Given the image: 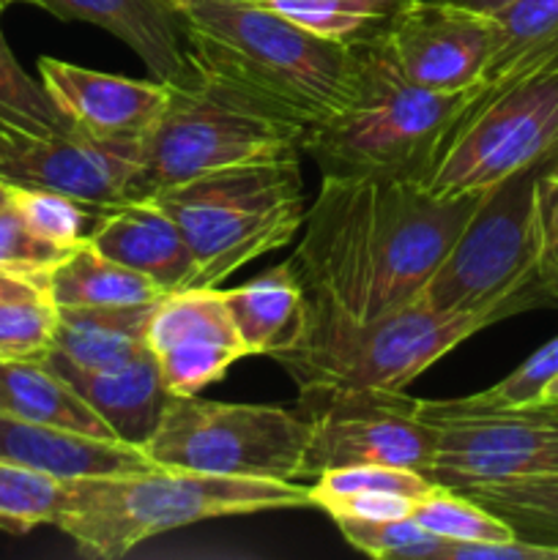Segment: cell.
Returning a JSON list of instances; mask_svg holds the SVG:
<instances>
[{
    "instance_id": "obj_31",
    "label": "cell",
    "mask_w": 558,
    "mask_h": 560,
    "mask_svg": "<svg viewBox=\"0 0 558 560\" xmlns=\"http://www.w3.org/2000/svg\"><path fill=\"white\" fill-rule=\"evenodd\" d=\"M438 485H432L427 476L416 474L408 468H394V465H348V468L326 470L310 487L312 506L334 501V498L364 495V492H377V495H405L419 498L430 495Z\"/></svg>"
},
{
    "instance_id": "obj_17",
    "label": "cell",
    "mask_w": 558,
    "mask_h": 560,
    "mask_svg": "<svg viewBox=\"0 0 558 560\" xmlns=\"http://www.w3.org/2000/svg\"><path fill=\"white\" fill-rule=\"evenodd\" d=\"M44 366L58 372L93 410L98 419L113 430L118 441L131 446H146L162 421L170 402V388L164 386L162 370L151 348L140 350L129 361L102 370H82L69 364L58 353L47 350L42 355Z\"/></svg>"
},
{
    "instance_id": "obj_11",
    "label": "cell",
    "mask_w": 558,
    "mask_h": 560,
    "mask_svg": "<svg viewBox=\"0 0 558 560\" xmlns=\"http://www.w3.org/2000/svg\"><path fill=\"white\" fill-rule=\"evenodd\" d=\"M299 413L310 421L304 476L348 465H394L430 474L438 427L419 416V399L386 388H299Z\"/></svg>"
},
{
    "instance_id": "obj_35",
    "label": "cell",
    "mask_w": 558,
    "mask_h": 560,
    "mask_svg": "<svg viewBox=\"0 0 558 560\" xmlns=\"http://www.w3.org/2000/svg\"><path fill=\"white\" fill-rule=\"evenodd\" d=\"M414 498L405 495H377V492H364V495L334 498V501L321 503L317 509L332 520H399L410 517Z\"/></svg>"
},
{
    "instance_id": "obj_13",
    "label": "cell",
    "mask_w": 558,
    "mask_h": 560,
    "mask_svg": "<svg viewBox=\"0 0 558 560\" xmlns=\"http://www.w3.org/2000/svg\"><path fill=\"white\" fill-rule=\"evenodd\" d=\"M410 82L454 93L485 80L496 49V20L446 0H405L383 27Z\"/></svg>"
},
{
    "instance_id": "obj_25",
    "label": "cell",
    "mask_w": 558,
    "mask_h": 560,
    "mask_svg": "<svg viewBox=\"0 0 558 560\" xmlns=\"http://www.w3.org/2000/svg\"><path fill=\"white\" fill-rule=\"evenodd\" d=\"M288 16L295 25L337 42L375 36L405 0H244Z\"/></svg>"
},
{
    "instance_id": "obj_33",
    "label": "cell",
    "mask_w": 558,
    "mask_h": 560,
    "mask_svg": "<svg viewBox=\"0 0 558 560\" xmlns=\"http://www.w3.org/2000/svg\"><path fill=\"white\" fill-rule=\"evenodd\" d=\"M74 249V246H71ZM71 249L42 238L27 228L11 202L0 206V268L33 279L44 288V277L69 255Z\"/></svg>"
},
{
    "instance_id": "obj_2",
    "label": "cell",
    "mask_w": 558,
    "mask_h": 560,
    "mask_svg": "<svg viewBox=\"0 0 558 560\" xmlns=\"http://www.w3.org/2000/svg\"><path fill=\"white\" fill-rule=\"evenodd\" d=\"M479 85L454 93L421 88L403 74L383 31L359 38L350 42L345 102L304 131L301 151L323 175L430 186L449 131Z\"/></svg>"
},
{
    "instance_id": "obj_29",
    "label": "cell",
    "mask_w": 558,
    "mask_h": 560,
    "mask_svg": "<svg viewBox=\"0 0 558 560\" xmlns=\"http://www.w3.org/2000/svg\"><path fill=\"white\" fill-rule=\"evenodd\" d=\"M334 523L350 547L381 560H441L446 545L410 517L334 520Z\"/></svg>"
},
{
    "instance_id": "obj_39",
    "label": "cell",
    "mask_w": 558,
    "mask_h": 560,
    "mask_svg": "<svg viewBox=\"0 0 558 560\" xmlns=\"http://www.w3.org/2000/svg\"><path fill=\"white\" fill-rule=\"evenodd\" d=\"M11 197V184H5V180H0V206H5Z\"/></svg>"
},
{
    "instance_id": "obj_40",
    "label": "cell",
    "mask_w": 558,
    "mask_h": 560,
    "mask_svg": "<svg viewBox=\"0 0 558 560\" xmlns=\"http://www.w3.org/2000/svg\"><path fill=\"white\" fill-rule=\"evenodd\" d=\"M547 175H550V178H556V180H558V153H556V156H553L550 167H547Z\"/></svg>"
},
{
    "instance_id": "obj_8",
    "label": "cell",
    "mask_w": 558,
    "mask_h": 560,
    "mask_svg": "<svg viewBox=\"0 0 558 560\" xmlns=\"http://www.w3.org/2000/svg\"><path fill=\"white\" fill-rule=\"evenodd\" d=\"M487 326H496L490 315L435 312L421 301L372 320L310 304L301 339L274 359L299 388L405 392L410 381Z\"/></svg>"
},
{
    "instance_id": "obj_20",
    "label": "cell",
    "mask_w": 558,
    "mask_h": 560,
    "mask_svg": "<svg viewBox=\"0 0 558 560\" xmlns=\"http://www.w3.org/2000/svg\"><path fill=\"white\" fill-rule=\"evenodd\" d=\"M228 315L246 355H277L293 348L306 328L310 301L293 266L271 268L263 277L222 290Z\"/></svg>"
},
{
    "instance_id": "obj_34",
    "label": "cell",
    "mask_w": 558,
    "mask_h": 560,
    "mask_svg": "<svg viewBox=\"0 0 558 560\" xmlns=\"http://www.w3.org/2000/svg\"><path fill=\"white\" fill-rule=\"evenodd\" d=\"M539 271L558 306V180L550 178L547 170L539 178Z\"/></svg>"
},
{
    "instance_id": "obj_18",
    "label": "cell",
    "mask_w": 558,
    "mask_h": 560,
    "mask_svg": "<svg viewBox=\"0 0 558 560\" xmlns=\"http://www.w3.org/2000/svg\"><path fill=\"white\" fill-rule=\"evenodd\" d=\"M88 241L104 257L156 282L167 295L189 290L195 282V255L184 233L153 200L109 206L96 217Z\"/></svg>"
},
{
    "instance_id": "obj_27",
    "label": "cell",
    "mask_w": 558,
    "mask_h": 560,
    "mask_svg": "<svg viewBox=\"0 0 558 560\" xmlns=\"http://www.w3.org/2000/svg\"><path fill=\"white\" fill-rule=\"evenodd\" d=\"M410 520L454 545H487V541L514 539V530L501 517L449 487H435L410 509Z\"/></svg>"
},
{
    "instance_id": "obj_32",
    "label": "cell",
    "mask_w": 558,
    "mask_h": 560,
    "mask_svg": "<svg viewBox=\"0 0 558 560\" xmlns=\"http://www.w3.org/2000/svg\"><path fill=\"white\" fill-rule=\"evenodd\" d=\"M58 306L47 299L0 304V361H38L53 348Z\"/></svg>"
},
{
    "instance_id": "obj_38",
    "label": "cell",
    "mask_w": 558,
    "mask_h": 560,
    "mask_svg": "<svg viewBox=\"0 0 558 560\" xmlns=\"http://www.w3.org/2000/svg\"><path fill=\"white\" fill-rule=\"evenodd\" d=\"M542 402H550V405H558V377L550 383V386L545 388V394H542Z\"/></svg>"
},
{
    "instance_id": "obj_16",
    "label": "cell",
    "mask_w": 558,
    "mask_h": 560,
    "mask_svg": "<svg viewBox=\"0 0 558 560\" xmlns=\"http://www.w3.org/2000/svg\"><path fill=\"white\" fill-rule=\"evenodd\" d=\"M5 5L14 0H3ZM60 20L91 22L126 44L156 82H173L191 69L181 0H20Z\"/></svg>"
},
{
    "instance_id": "obj_21",
    "label": "cell",
    "mask_w": 558,
    "mask_h": 560,
    "mask_svg": "<svg viewBox=\"0 0 558 560\" xmlns=\"http://www.w3.org/2000/svg\"><path fill=\"white\" fill-rule=\"evenodd\" d=\"M162 301V299H159ZM159 301L131 306H74L58 310L53 353L82 370L129 361L148 348V326Z\"/></svg>"
},
{
    "instance_id": "obj_37",
    "label": "cell",
    "mask_w": 558,
    "mask_h": 560,
    "mask_svg": "<svg viewBox=\"0 0 558 560\" xmlns=\"http://www.w3.org/2000/svg\"><path fill=\"white\" fill-rule=\"evenodd\" d=\"M446 3L465 5V9L470 11H479V14H496V11L507 9V5L514 3V0H446Z\"/></svg>"
},
{
    "instance_id": "obj_28",
    "label": "cell",
    "mask_w": 558,
    "mask_h": 560,
    "mask_svg": "<svg viewBox=\"0 0 558 560\" xmlns=\"http://www.w3.org/2000/svg\"><path fill=\"white\" fill-rule=\"evenodd\" d=\"M9 202L25 219L33 233L53 241V244L66 246V249L82 244L98 213L107 211V208L85 206V202L60 195V191L27 189V186H11Z\"/></svg>"
},
{
    "instance_id": "obj_15",
    "label": "cell",
    "mask_w": 558,
    "mask_h": 560,
    "mask_svg": "<svg viewBox=\"0 0 558 560\" xmlns=\"http://www.w3.org/2000/svg\"><path fill=\"white\" fill-rule=\"evenodd\" d=\"M38 80L71 124L104 137H146L167 102L164 82L104 74L58 58H38Z\"/></svg>"
},
{
    "instance_id": "obj_26",
    "label": "cell",
    "mask_w": 558,
    "mask_h": 560,
    "mask_svg": "<svg viewBox=\"0 0 558 560\" xmlns=\"http://www.w3.org/2000/svg\"><path fill=\"white\" fill-rule=\"evenodd\" d=\"M69 498V481L0 459V530L27 534L55 525Z\"/></svg>"
},
{
    "instance_id": "obj_1",
    "label": "cell",
    "mask_w": 558,
    "mask_h": 560,
    "mask_svg": "<svg viewBox=\"0 0 558 560\" xmlns=\"http://www.w3.org/2000/svg\"><path fill=\"white\" fill-rule=\"evenodd\" d=\"M481 195L435 197L403 180L323 175L290 257L306 301L359 320L419 301Z\"/></svg>"
},
{
    "instance_id": "obj_23",
    "label": "cell",
    "mask_w": 558,
    "mask_h": 560,
    "mask_svg": "<svg viewBox=\"0 0 558 560\" xmlns=\"http://www.w3.org/2000/svg\"><path fill=\"white\" fill-rule=\"evenodd\" d=\"M44 293L58 310L151 304L167 295L148 277L93 249L88 238L44 277Z\"/></svg>"
},
{
    "instance_id": "obj_19",
    "label": "cell",
    "mask_w": 558,
    "mask_h": 560,
    "mask_svg": "<svg viewBox=\"0 0 558 560\" xmlns=\"http://www.w3.org/2000/svg\"><path fill=\"white\" fill-rule=\"evenodd\" d=\"M0 459L58 476L63 481L107 479V476H129L159 468L140 446L131 443L36 424L3 410H0Z\"/></svg>"
},
{
    "instance_id": "obj_22",
    "label": "cell",
    "mask_w": 558,
    "mask_h": 560,
    "mask_svg": "<svg viewBox=\"0 0 558 560\" xmlns=\"http://www.w3.org/2000/svg\"><path fill=\"white\" fill-rule=\"evenodd\" d=\"M0 410L36 424L118 441L96 410L42 361H0Z\"/></svg>"
},
{
    "instance_id": "obj_10",
    "label": "cell",
    "mask_w": 558,
    "mask_h": 560,
    "mask_svg": "<svg viewBox=\"0 0 558 560\" xmlns=\"http://www.w3.org/2000/svg\"><path fill=\"white\" fill-rule=\"evenodd\" d=\"M310 435V421L293 410L173 394L142 452L159 468L295 481L304 476Z\"/></svg>"
},
{
    "instance_id": "obj_6",
    "label": "cell",
    "mask_w": 558,
    "mask_h": 560,
    "mask_svg": "<svg viewBox=\"0 0 558 560\" xmlns=\"http://www.w3.org/2000/svg\"><path fill=\"white\" fill-rule=\"evenodd\" d=\"M148 200L184 233L195 255L191 288H217L246 262L284 246L306 217L299 159L217 170Z\"/></svg>"
},
{
    "instance_id": "obj_12",
    "label": "cell",
    "mask_w": 558,
    "mask_h": 560,
    "mask_svg": "<svg viewBox=\"0 0 558 560\" xmlns=\"http://www.w3.org/2000/svg\"><path fill=\"white\" fill-rule=\"evenodd\" d=\"M432 424L438 454L427 479L438 487L460 490L558 470V405L454 416Z\"/></svg>"
},
{
    "instance_id": "obj_30",
    "label": "cell",
    "mask_w": 558,
    "mask_h": 560,
    "mask_svg": "<svg viewBox=\"0 0 558 560\" xmlns=\"http://www.w3.org/2000/svg\"><path fill=\"white\" fill-rule=\"evenodd\" d=\"M490 16L496 20V49L485 80L558 33V0H514Z\"/></svg>"
},
{
    "instance_id": "obj_5",
    "label": "cell",
    "mask_w": 558,
    "mask_h": 560,
    "mask_svg": "<svg viewBox=\"0 0 558 560\" xmlns=\"http://www.w3.org/2000/svg\"><path fill=\"white\" fill-rule=\"evenodd\" d=\"M553 156L481 195L474 217L421 290V304L454 315H490L496 323L556 306L539 271V178Z\"/></svg>"
},
{
    "instance_id": "obj_24",
    "label": "cell",
    "mask_w": 558,
    "mask_h": 560,
    "mask_svg": "<svg viewBox=\"0 0 558 560\" xmlns=\"http://www.w3.org/2000/svg\"><path fill=\"white\" fill-rule=\"evenodd\" d=\"M457 492L474 498L496 517H501L518 539L558 547V470L520 479L481 481L460 487Z\"/></svg>"
},
{
    "instance_id": "obj_14",
    "label": "cell",
    "mask_w": 558,
    "mask_h": 560,
    "mask_svg": "<svg viewBox=\"0 0 558 560\" xmlns=\"http://www.w3.org/2000/svg\"><path fill=\"white\" fill-rule=\"evenodd\" d=\"M148 348L156 355L164 386L175 397H195L239 359H246L228 315L222 290L189 288L164 295L148 326Z\"/></svg>"
},
{
    "instance_id": "obj_36",
    "label": "cell",
    "mask_w": 558,
    "mask_h": 560,
    "mask_svg": "<svg viewBox=\"0 0 558 560\" xmlns=\"http://www.w3.org/2000/svg\"><path fill=\"white\" fill-rule=\"evenodd\" d=\"M38 295H47L44 288L33 279L20 277V273H11L0 268V304L5 301H25V299H38Z\"/></svg>"
},
{
    "instance_id": "obj_7",
    "label": "cell",
    "mask_w": 558,
    "mask_h": 560,
    "mask_svg": "<svg viewBox=\"0 0 558 560\" xmlns=\"http://www.w3.org/2000/svg\"><path fill=\"white\" fill-rule=\"evenodd\" d=\"M167 85V102L142 137V162L126 202L228 167L299 159L304 126L246 102L191 66Z\"/></svg>"
},
{
    "instance_id": "obj_4",
    "label": "cell",
    "mask_w": 558,
    "mask_h": 560,
    "mask_svg": "<svg viewBox=\"0 0 558 560\" xmlns=\"http://www.w3.org/2000/svg\"><path fill=\"white\" fill-rule=\"evenodd\" d=\"M301 506H312L310 487L295 481L151 468L129 476L69 481V498L55 528L74 541L80 556L118 560L142 541L184 525Z\"/></svg>"
},
{
    "instance_id": "obj_9",
    "label": "cell",
    "mask_w": 558,
    "mask_h": 560,
    "mask_svg": "<svg viewBox=\"0 0 558 560\" xmlns=\"http://www.w3.org/2000/svg\"><path fill=\"white\" fill-rule=\"evenodd\" d=\"M558 151V33L490 80L452 126L427 189L474 195Z\"/></svg>"
},
{
    "instance_id": "obj_3",
    "label": "cell",
    "mask_w": 558,
    "mask_h": 560,
    "mask_svg": "<svg viewBox=\"0 0 558 560\" xmlns=\"http://www.w3.org/2000/svg\"><path fill=\"white\" fill-rule=\"evenodd\" d=\"M191 66L277 118L326 120L350 88V44L244 0H181Z\"/></svg>"
},
{
    "instance_id": "obj_41",
    "label": "cell",
    "mask_w": 558,
    "mask_h": 560,
    "mask_svg": "<svg viewBox=\"0 0 558 560\" xmlns=\"http://www.w3.org/2000/svg\"><path fill=\"white\" fill-rule=\"evenodd\" d=\"M3 9H5V3H3V0H0V14H3Z\"/></svg>"
}]
</instances>
